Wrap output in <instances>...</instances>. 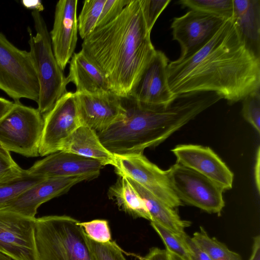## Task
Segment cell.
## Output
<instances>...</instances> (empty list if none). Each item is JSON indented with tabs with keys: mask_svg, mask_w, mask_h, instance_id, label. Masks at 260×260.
Returning <instances> with one entry per match:
<instances>
[{
	"mask_svg": "<svg viewBox=\"0 0 260 260\" xmlns=\"http://www.w3.org/2000/svg\"><path fill=\"white\" fill-rule=\"evenodd\" d=\"M168 82L178 98L214 92L233 104L260 89V58L246 47L232 19L191 55L169 62Z\"/></svg>",
	"mask_w": 260,
	"mask_h": 260,
	"instance_id": "1",
	"label": "cell"
},
{
	"mask_svg": "<svg viewBox=\"0 0 260 260\" xmlns=\"http://www.w3.org/2000/svg\"><path fill=\"white\" fill-rule=\"evenodd\" d=\"M81 47L107 79L111 91L120 97L130 95L156 51L139 0H131L117 18L95 28Z\"/></svg>",
	"mask_w": 260,
	"mask_h": 260,
	"instance_id": "2",
	"label": "cell"
},
{
	"mask_svg": "<svg viewBox=\"0 0 260 260\" xmlns=\"http://www.w3.org/2000/svg\"><path fill=\"white\" fill-rule=\"evenodd\" d=\"M120 100L124 117L97 133L104 146L116 155L143 153L147 148L155 147L206 109L204 101L196 95L182 96L166 109L154 108L129 96Z\"/></svg>",
	"mask_w": 260,
	"mask_h": 260,
	"instance_id": "3",
	"label": "cell"
},
{
	"mask_svg": "<svg viewBox=\"0 0 260 260\" xmlns=\"http://www.w3.org/2000/svg\"><path fill=\"white\" fill-rule=\"evenodd\" d=\"M79 222L67 215L36 218L39 260H94Z\"/></svg>",
	"mask_w": 260,
	"mask_h": 260,
	"instance_id": "4",
	"label": "cell"
},
{
	"mask_svg": "<svg viewBox=\"0 0 260 260\" xmlns=\"http://www.w3.org/2000/svg\"><path fill=\"white\" fill-rule=\"evenodd\" d=\"M35 34L27 27L29 54L39 85L38 109L43 115L67 92V77L54 56L45 21L41 12H31Z\"/></svg>",
	"mask_w": 260,
	"mask_h": 260,
	"instance_id": "5",
	"label": "cell"
},
{
	"mask_svg": "<svg viewBox=\"0 0 260 260\" xmlns=\"http://www.w3.org/2000/svg\"><path fill=\"white\" fill-rule=\"evenodd\" d=\"M43 125V115L38 109L14 102L0 119V145L9 152L37 157Z\"/></svg>",
	"mask_w": 260,
	"mask_h": 260,
	"instance_id": "6",
	"label": "cell"
},
{
	"mask_svg": "<svg viewBox=\"0 0 260 260\" xmlns=\"http://www.w3.org/2000/svg\"><path fill=\"white\" fill-rule=\"evenodd\" d=\"M0 90L14 102H37L39 85L29 51L13 44L0 32Z\"/></svg>",
	"mask_w": 260,
	"mask_h": 260,
	"instance_id": "7",
	"label": "cell"
},
{
	"mask_svg": "<svg viewBox=\"0 0 260 260\" xmlns=\"http://www.w3.org/2000/svg\"><path fill=\"white\" fill-rule=\"evenodd\" d=\"M171 186L183 203L219 214L225 206L224 189L213 181L178 163L168 170Z\"/></svg>",
	"mask_w": 260,
	"mask_h": 260,
	"instance_id": "8",
	"label": "cell"
},
{
	"mask_svg": "<svg viewBox=\"0 0 260 260\" xmlns=\"http://www.w3.org/2000/svg\"><path fill=\"white\" fill-rule=\"evenodd\" d=\"M115 172L146 188L161 201L173 208L183 203L171 186L167 170H162L149 160L143 153L114 154Z\"/></svg>",
	"mask_w": 260,
	"mask_h": 260,
	"instance_id": "9",
	"label": "cell"
},
{
	"mask_svg": "<svg viewBox=\"0 0 260 260\" xmlns=\"http://www.w3.org/2000/svg\"><path fill=\"white\" fill-rule=\"evenodd\" d=\"M36 218L0 209V253L12 260H39Z\"/></svg>",
	"mask_w": 260,
	"mask_h": 260,
	"instance_id": "10",
	"label": "cell"
},
{
	"mask_svg": "<svg viewBox=\"0 0 260 260\" xmlns=\"http://www.w3.org/2000/svg\"><path fill=\"white\" fill-rule=\"evenodd\" d=\"M44 125L39 155L60 151L65 141L82 125L78 115L74 92L67 91L43 115Z\"/></svg>",
	"mask_w": 260,
	"mask_h": 260,
	"instance_id": "11",
	"label": "cell"
},
{
	"mask_svg": "<svg viewBox=\"0 0 260 260\" xmlns=\"http://www.w3.org/2000/svg\"><path fill=\"white\" fill-rule=\"evenodd\" d=\"M168 64L165 54L156 50L129 96L157 109H166L171 105L178 97L168 85Z\"/></svg>",
	"mask_w": 260,
	"mask_h": 260,
	"instance_id": "12",
	"label": "cell"
},
{
	"mask_svg": "<svg viewBox=\"0 0 260 260\" xmlns=\"http://www.w3.org/2000/svg\"><path fill=\"white\" fill-rule=\"evenodd\" d=\"M77 113L82 125L96 133L103 131L124 116L120 97L112 91L74 92Z\"/></svg>",
	"mask_w": 260,
	"mask_h": 260,
	"instance_id": "13",
	"label": "cell"
},
{
	"mask_svg": "<svg viewBox=\"0 0 260 260\" xmlns=\"http://www.w3.org/2000/svg\"><path fill=\"white\" fill-rule=\"evenodd\" d=\"M224 20L220 17L193 10L174 18L171 28L173 40L180 46V57H187L204 46Z\"/></svg>",
	"mask_w": 260,
	"mask_h": 260,
	"instance_id": "14",
	"label": "cell"
},
{
	"mask_svg": "<svg viewBox=\"0 0 260 260\" xmlns=\"http://www.w3.org/2000/svg\"><path fill=\"white\" fill-rule=\"evenodd\" d=\"M176 162L205 176L224 190L233 187L234 174L210 147L194 144H180L171 150Z\"/></svg>",
	"mask_w": 260,
	"mask_h": 260,
	"instance_id": "15",
	"label": "cell"
},
{
	"mask_svg": "<svg viewBox=\"0 0 260 260\" xmlns=\"http://www.w3.org/2000/svg\"><path fill=\"white\" fill-rule=\"evenodd\" d=\"M77 0H60L56 4L50 33L53 51L63 71L74 53L77 42Z\"/></svg>",
	"mask_w": 260,
	"mask_h": 260,
	"instance_id": "16",
	"label": "cell"
},
{
	"mask_svg": "<svg viewBox=\"0 0 260 260\" xmlns=\"http://www.w3.org/2000/svg\"><path fill=\"white\" fill-rule=\"evenodd\" d=\"M94 178L91 176L46 178L26 190L6 208L28 217L36 218L38 209L42 204L66 193L81 182Z\"/></svg>",
	"mask_w": 260,
	"mask_h": 260,
	"instance_id": "17",
	"label": "cell"
},
{
	"mask_svg": "<svg viewBox=\"0 0 260 260\" xmlns=\"http://www.w3.org/2000/svg\"><path fill=\"white\" fill-rule=\"evenodd\" d=\"M103 167L96 160L60 151L36 161L26 171L29 174L46 178L79 176H91L95 178Z\"/></svg>",
	"mask_w": 260,
	"mask_h": 260,
	"instance_id": "18",
	"label": "cell"
},
{
	"mask_svg": "<svg viewBox=\"0 0 260 260\" xmlns=\"http://www.w3.org/2000/svg\"><path fill=\"white\" fill-rule=\"evenodd\" d=\"M232 20L246 47L260 58V1L233 0Z\"/></svg>",
	"mask_w": 260,
	"mask_h": 260,
	"instance_id": "19",
	"label": "cell"
},
{
	"mask_svg": "<svg viewBox=\"0 0 260 260\" xmlns=\"http://www.w3.org/2000/svg\"><path fill=\"white\" fill-rule=\"evenodd\" d=\"M67 79L68 83L72 82L75 84L76 92L111 91L109 82L103 73L81 50L73 55Z\"/></svg>",
	"mask_w": 260,
	"mask_h": 260,
	"instance_id": "20",
	"label": "cell"
},
{
	"mask_svg": "<svg viewBox=\"0 0 260 260\" xmlns=\"http://www.w3.org/2000/svg\"><path fill=\"white\" fill-rule=\"evenodd\" d=\"M60 151L96 160L104 166L114 164V154L104 146L94 130L84 125L70 135Z\"/></svg>",
	"mask_w": 260,
	"mask_h": 260,
	"instance_id": "21",
	"label": "cell"
},
{
	"mask_svg": "<svg viewBox=\"0 0 260 260\" xmlns=\"http://www.w3.org/2000/svg\"><path fill=\"white\" fill-rule=\"evenodd\" d=\"M127 179L144 200L151 216V221H154L178 235L186 234L185 229L191 225L190 221L182 220L175 208L161 201L136 182Z\"/></svg>",
	"mask_w": 260,
	"mask_h": 260,
	"instance_id": "22",
	"label": "cell"
},
{
	"mask_svg": "<svg viewBox=\"0 0 260 260\" xmlns=\"http://www.w3.org/2000/svg\"><path fill=\"white\" fill-rule=\"evenodd\" d=\"M108 195L120 209L132 216L152 220L144 200L126 178L119 176L116 182L109 188Z\"/></svg>",
	"mask_w": 260,
	"mask_h": 260,
	"instance_id": "23",
	"label": "cell"
},
{
	"mask_svg": "<svg viewBox=\"0 0 260 260\" xmlns=\"http://www.w3.org/2000/svg\"><path fill=\"white\" fill-rule=\"evenodd\" d=\"M191 238L212 260H243L238 253L230 250L216 238L211 237L202 226Z\"/></svg>",
	"mask_w": 260,
	"mask_h": 260,
	"instance_id": "24",
	"label": "cell"
},
{
	"mask_svg": "<svg viewBox=\"0 0 260 260\" xmlns=\"http://www.w3.org/2000/svg\"><path fill=\"white\" fill-rule=\"evenodd\" d=\"M46 179L42 176L26 173L8 182L0 185V209L6 208L8 204L26 190Z\"/></svg>",
	"mask_w": 260,
	"mask_h": 260,
	"instance_id": "25",
	"label": "cell"
},
{
	"mask_svg": "<svg viewBox=\"0 0 260 260\" xmlns=\"http://www.w3.org/2000/svg\"><path fill=\"white\" fill-rule=\"evenodd\" d=\"M179 3L190 10L213 15L224 20L232 19L233 14V0H181Z\"/></svg>",
	"mask_w": 260,
	"mask_h": 260,
	"instance_id": "26",
	"label": "cell"
},
{
	"mask_svg": "<svg viewBox=\"0 0 260 260\" xmlns=\"http://www.w3.org/2000/svg\"><path fill=\"white\" fill-rule=\"evenodd\" d=\"M106 0H85L77 18L78 30L84 39L95 29Z\"/></svg>",
	"mask_w": 260,
	"mask_h": 260,
	"instance_id": "27",
	"label": "cell"
},
{
	"mask_svg": "<svg viewBox=\"0 0 260 260\" xmlns=\"http://www.w3.org/2000/svg\"><path fill=\"white\" fill-rule=\"evenodd\" d=\"M150 225L163 241L166 250L184 260H191L190 250L186 240V234L178 235L154 221H150Z\"/></svg>",
	"mask_w": 260,
	"mask_h": 260,
	"instance_id": "28",
	"label": "cell"
},
{
	"mask_svg": "<svg viewBox=\"0 0 260 260\" xmlns=\"http://www.w3.org/2000/svg\"><path fill=\"white\" fill-rule=\"evenodd\" d=\"M86 236L94 260H126L123 251L114 242L101 243L92 240L86 235Z\"/></svg>",
	"mask_w": 260,
	"mask_h": 260,
	"instance_id": "29",
	"label": "cell"
},
{
	"mask_svg": "<svg viewBox=\"0 0 260 260\" xmlns=\"http://www.w3.org/2000/svg\"><path fill=\"white\" fill-rule=\"evenodd\" d=\"M242 114L244 118L259 134L260 89L251 92L242 100Z\"/></svg>",
	"mask_w": 260,
	"mask_h": 260,
	"instance_id": "30",
	"label": "cell"
},
{
	"mask_svg": "<svg viewBox=\"0 0 260 260\" xmlns=\"http://www.w3.org/2000/svg\"><path fill=\"white\" fill-rule=\"evenodd\" d=\"M26 172L15 162L10 152L0 148V185L21 176Z\"/></svg>",
	"mask_w": 260,
	"mask_h": 260,
	"instance_id": "31",
	"label": "cell"
},
{
	"mask_svg": "<svg viewBox=\"0 0 260 260\" xmlns=\"http://www.w3.org/2000/svg\"><path fill=\"white\" fill-rule=\"evenodd\" d=\"M86 235L92 240L105 243L111 241V234L108 222L104 219H94L79 222Z\"/></svg>",
	"mask_w": 260,
	"mask_h": 260,
	"instance_id": "32",
	"label": "cell"
},
{
	"mask_svg": "<svg viewBox=\"0 0 260 260\" xmlns=\"http://www.w3.org/2000/svg\"><path fill=\"white\" fill-rule=\"evenodd\" d=\"M170 0H139L148 30L151 31L158 17L171 2Z\"/></svg>",
	"mask_w": 260,
	"mask_h": 260,
	"instance_id": "33",
	"label": "cell"
},
{
	"mask_svg": "<svg viewBox=\"0 0 260 260\" xmlns=\"http://www.w3.org/2000/svg\"><path fill=\"white\" fill-rule=\"evenodd\" d=\"M131 0H106L96 27L103 26L117 18Z\"/></svg>",
	"mask_w": 260,
	"mask_h": 260,
	"instance_id": "34",
	"label": "cell"
},
{
	"mask_svg": "<svg viewBox=\"0 0 260 260\" xmlns=\"http://www.w3.org/2000/svg\"><path fill=\"white\" fill-rule=\"evenodd\" d=\"M186 240L190 250L191 260H212L191 237L187 235Z\"/></svg>",
	"mask_w": 260,
	"mask_h": 260,
	"instance_id": "35",
	"label": "cell"
},
{
	"mask_svg": "<svg viewBox=\"0 0 260 260\" xmlns=\"http://www.w3.org/2000/svg\"><path fill=\"white\" fill-rule=\"evenodd\" d=\"M140 260H170L167 251L158 247H152L144 256H137Z\"/></svg>",
	"mask_w": 260,
	"mask_h": 260,
	"instance_id": "36",
	"label": "cell"
},
{
	"mask_svg": "<svg viewBox=\"0 0 260 260\" xmlns=\"http://www.w3.org/2000/svg\"><path fill=\"white\" fill-rule=\"evenodd\" d=\"M248 260H260V236L257 235L253 239L252 252Z\"/></svg>",
	"mask_w": 260,
	"mask_h": 260,
	"instance_id": "37",
	"label": "cell"
},
{
	"mask_svg": "<svg viewBox=\"0 0 260 260\" xmlns=\"http://www.w3.org/2000/svg\"><path fill=\"white\" fill-rule=\"evenodd\" d=\"M22 5L27 9L41 12L44 10V6L41 1H22Z\"/></svg>",
	"mask_w": 260,
	"mask_h": 260,
	"instance_id": "38",
	"label": "cell"
},
{
	"mask_svg": "<svg viewBox=\"0 0 260 260\" xmlns=\"http://www.w3.org/2000/svg\"><path fill=\"white\" fill-rule=\"evenodd\" d=\"M14 102L0 96V119L12 107ZM0 148H3L0 145Z\"/></svg>",
	"mask_w": 260,
	"mask_h": 260,
	"instance_id": "39",
	"label": "cell"
},
{
	"mask_svg": "<svg viewBox=\"0 0 260 260\" xmlns=\"http://www.w3.org/2000/svg\"><path fill=\"white\" fill-rule=\"evenodd\" d=\"M260 149L259 147H258L257 150V153H256V162H255V169H254V177H255V184L257 187V189L258 190V192H259V180H260Z\"/></svg>",
	"mask_w": 260,
	"mask_h": 260,
	"instance_id": "40",
	"label": "cell"
},
{
	"mask_svg": "<svg viewBox=\"0 0 260 260\" xmlns=\"http://www.w3.org/2000/svg\"><path fill=\"white\" fill-rule=\"evenodd\" d=\"M168 254L170 260H184L176 254L173 253L171 252L168 251Z\"/></svg>",
	"mask_w": 260,
	"mask_h": 260,
	"instance_id": "41",
	"label": "cell"
},
{
	"mask_svg": "<svg viewBox=\"0 0 260 260\" xmlns=\"http://www.w3.org/2000/svg\"><path fill=\"white\" fill-rule=\"evenodd\" d=\"M0 260H12L9 257L0 253Z\"/></svg>",
	"mask_w": 260,
	"mask_h": 260,
	"instance_id": "42",
	"label": "cell"
}]
</instances>
